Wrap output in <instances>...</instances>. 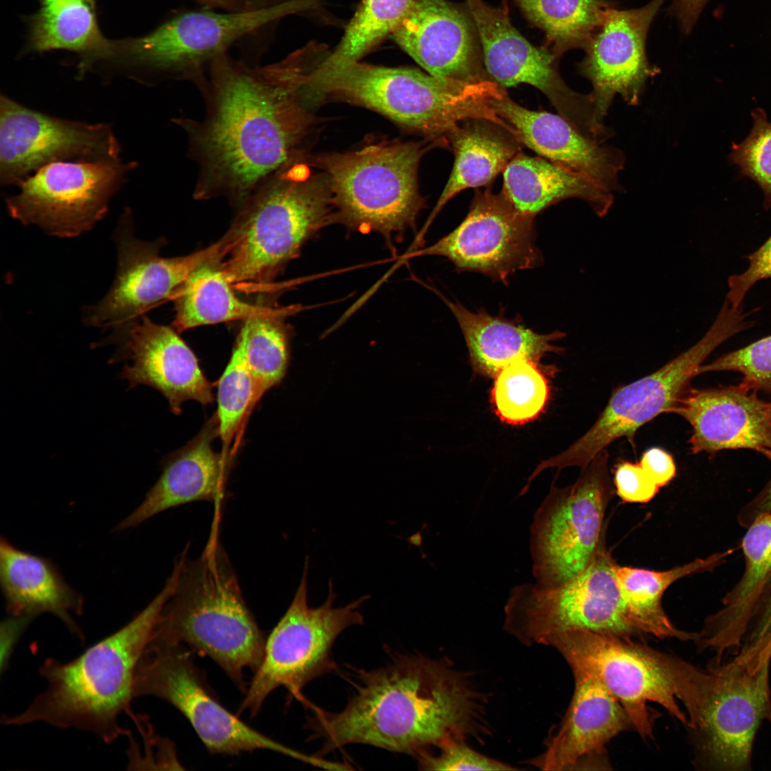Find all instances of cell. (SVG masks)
Wrapping results in <instances>:
<instances>
[{
	"instance_id": "5b68a950",
	"label": "cell",
	"mask_w": 771,
	"mask_h": 771,
	"mask_svg": "<svg viewBox=\"0 0 771 771\" xmlns=\"http://www.w3.org/2000/svg\"><path fill=\"white\" fill-rule=\"evenodd\" d=\"M217 529L199 558L187 560L188 546L178 557L176 589L151 637L208 657L245 692L244 671L259 667L266 639L244 601Z\"/></svg>"
},
{
	"instance_id": "bcb514c9",
	"label": "cell",
	"mask_w": 771,
	"mask_h": 771,
	"mask_svg": "<svg viewBox=\"0 0 771 771\" xmlns=\"http://www.w3.org/2000/svg\"><path fill=\"white\" fill-rule=\"evenodd\" d=\"M640 463L660 488L675 476L676 467L672 455L661 448L648 449L643 453Z\"/></svg>"
},
{
	"instance_id": "f5cc1de1",
	"label": "cell",
	"mask_w": 771,
	"mask_h": 771,
	"mask_svg": "<svg viewBox=\"0 0 771 771\" xmlns=\"http://www.w3.org/2000/svg\"><path fill=\"white\" fill-rule=\"evenodd\" d=\"M769 406H770V414H771V402L769 403Z\"/></svg>"
},
{
	"instance_id": "603a6c76",
	"label": "cell",
	"mask_w": 771,
	"mask_h": 771,
	"mask_svg": "<svg viewBox=\"0 0 771 771\" xmlns=\"http://www.w3.org/2000/svg\"><path fill=\"white\" fill-rule=\"evenodd\" d=\"M671 412L689 423L692 453L750 449L771 461L769 403L740 383L714 388H688Z\"/></svg>"
},
{
	"instance_id": "1f68e13d",
	"label": "cell",
	"mask_w": 771,
	"mask_h": 771,
	"mask_svg": "<svg viewBox=\"0 0 771 771\" xmlns=\"http://www.w3.org/2000/svg\"><path fill=\"white\" fill-rule=\"evenodd\" d=\"M455 161L446 185L420 234L442 208L467 188L488 185L519 153L518 141L498 125L483 119L463 121L447 136Z\"/></svg>"
},
{
	"instance_id": "ab89813d",
	"label": "cell",
	"mask_w": 771,
	"mask_h": 771,
	"mask_svg": "<svg viewBox=\"0 0 771 771\" xmlns=\"http://www.w3.org/2000/svg\"><path fill=\"white\" fill-rule=\"evenodd\" d=\"M415 0H363L336 50L328 58L355 61L386 35L393 33Z\"/></svg>"
},
{
	"instance_id": "9c48e42d",
	"label": "cell",
	"mask_w": 771,
	"mask_h": 771,
	"mask_svg": "<svg viewBox=\"0 0 771 771\" xmlns=\"http://www.w3.org/2000/svg\"><path fill=\"white\" fill-rule=\"evenodd\" d=\"M304 6L303 0H295L261 10H178L148 34L111 40L106 62L156 79L197 82L210 64L233 46L268 31L278 20Z\"/></svg>"
},
{
	"instance_id": "2e32d148",
	"label": "cell",
	"mask_w": 771,
	"mask_h": 771,
	"mask_svg": "<svg viewBox=\"0 0 771 771\" xmlns=\"http://www.w3.org/2000/svg\"><path fill=\"white\" fill-rule=\"evenodd\" d=\"M121 159L49 163L25 178L6 198L11 217L49 234L74 237L92 228L135 167Z\"/></svg>"
},
{
	"instance_id": "83f0119b",
	"label": "cell",
	"mask_w": 771,
	"mask_h": 771,
	"mask_svg": "<svg viewBox=\"0 0 771 771\" xmlns=\"http://www.w3.org/2000/svg\"><path fill=\"white\" fill-rule=\"evenodd\" d=\"M0 582L9 615L34 619L42 613L53 614L84 640L73 618L83 612V596L66 583L49 560L21 550L1 537Z\"/></svg>"
},
{
	"instance_id": "d590c367",
	"label": "cell",
	"mask_w": 771,
	"mask_h": 771,
	"mask_svg": "<svg viewBox=\"0 0 771 771\" xmlns=\"http://www.w3.org/2000/svg\"><path fill=\"white\" fill-rule=\"evenodd\" d=\"M298 309L264 303L258 313L242 321L236 340L253 378L256 404L286 373L292 331L286 319Z\"/></svg>"
},
{
	"instance_id": "7c38bea8",
	"label": "cell",
	"mask_w": 771,
	"mask_h": 771,
	"mask_svg": "<svg viewBox=\"0 0 771 771\" xmlns=\"http://www.w3.org/2000/svg\"><path fill=\"white\" fill-rule=\"evenodd\" d=\"M308 568L306 558L296 594L266 639L262 661L244 692L238 715L248 712L251 717L256 716L268 696L279 687L303 700L302 689L334 668L331 650L339 635L363 623L359 608L369 595L335 607L332 582L326 600L318 607L309 606Z\"/></svg>"
},
{
	"instance_id": "4fadbf2b",
	"label": "cell",
	"mask_w": 771,
	"mask_h": 771,
	"mask_svg": "<svg viewBox=\"0 0 771 771\" xmlns=\"http://www.w3.org/2000/svg\"><path fill=\"white\" fill-rule=\"evenodd\" d=\"M755 668L736 656L712 660L704 668L688 725L702 768L751 770L756 734L771 725L770 667Z\"/></svg>"
},
{
	"instance_id": "3957f363",
	"label": "cell",
	"mask_w": 771,
	"mask_h": 771,
	"mask_svg": "<svg viewBox=\"0 0 771 771\" xmlns=\"http://www.w3.org/2000/svg\"><path fill=\"white\" fill-rule=\"evenodd\" d=\"M178 572L173 570L161 592L131 621L73 660L48 658L39 672L46 689L22 712L4 715L6 725L41 722L59 728L76 727L111 743L129 731L119 723L131 711L138 662L161 612L173 594Z\"/></svg>"
},
{
	"instance_id": "ee69618b",
	"label": "cell",
	"mask_w": 771,
	"mask_h": 771,
	"mask_svg": "<svg viewBox=\"0 0 771 771\" xmlns=\"http://www.w3.org/2000/svg\"><path fill=\"white\" fill-rule=\"evenodd\" d=\"M748 266L727 279L725 300L735 308H742L745 296L757 282L771 278V235L756 251L746 256Z\"/></svg>"
},
{
	"instance_id": "277c9868",
	"label": "cell",
	"mask_w": 771,
	"mask_h": 771,
	"mask_svg": "<svg viewBox=\"0 0 771 771\" xmlns=\"http://www.w3.org/2000/svg\"><path fill=\"white\" fill-rule=\"evenodd\" d=\"M309 91L376 111L411 131L447 146L463 121L483 119L510 132L493 106L505 91L491 79L448 80L410 68H391L326 56L310 71Z\"/></svg>"
},
{
	"instance_id": "52a82bcc",
	"label": "cell",
	"mask_w": 771,
	"mask_h": 771,
	"mask_svg": "<svg viewBox=\"0 0 771 771\" xmlns=\"http://www.w3.org/2000/svg\"><path fill=\"white\" fill-rule=\"evenodd\" d=\"M553 647L573 672L595 677L617 698L641 737L652 734L650 702L688 725L687 715L695 702L702 667L633 638L590 631L567 635Z\"/></svg>"
},
{
	"instance_id": "4316f807",
	"label": "cell",
	"mask_w": 771,
	"mask_h": 771,
	"mask_svg": "<svg viewBox=\"0 0 771 771\" xmlns=\"http://www.w3.org/2000/svg\"><path fill=\"white\" fill-rule=\"evenodd\" d=\"M218 437L216 414L198 434L166 460L162 473L141 503L114 528L139 525L169 508L198 500L219 506L232 462L213 448Z\"/></svg>"
},
{
	"instance_id": "7bdbcfd3",
	"label": "cell",
	"mask_w": 771,
	"mask_h": 771,
	"mask_svg": "<svg viewBox=\"0 0 771 771\" xmlns=\"http://www.w3.org/2000/svg\"><path fill=\"white\" fill-rule=\"evenodd\" d=\"M419 765L429 770H513L515 768L498 760L480 754L465 742H455L418 758Z\"/></svg>"
},
{
	"instance_id": "6da1fadb",
	"label": "cell",
	"mask_w": 771,
	"mask_h": 771,
	"mask_svg": "<svg viewBox=\"0 0 771 771\" xmlns=\"http://www.w3.org/2000/svg\"><path fill=\"white\" fill-rule=\"evenodd\" d=\"M308 68L294 52L264 66L228 53L210 64L196 83L206 101L205 118L177 119L199 166L196 199L224 196L238 209L268 178L301 158L313 123L305 103Z\"/></svg>"
},
{
	"instance_id": "ac0fdd59",
	"label": "cell",
	"mask_w": 771,
	"mask_h": 771,
	"mask_svg": "<svg viewBox=\"0 0 771 771\" xmlns=\"http://www.w3.org/2000/svg\"><path fill=\"white\" fill-rule=\"evenodd\" d=\"M112 127L50 116L0 96V183L19 185L41 167L63 161L120 159Z\"/></svg>"
},
{
	"instance_id": "836d02e7",
	"label": "cell",
	"mask_w": 771,
	"mask_h": 771,
	"mask_svg": "<svg viewBox=\"0 0 771 771\" xmlns=\"http://www.w3.org/2000/svg\"><path fill=\"white\" fill-rule=\"evenodd\" d=\"M222 257L198 266L178 288L172 298L178 331L216 323L243 321L258 313L263 301L251 303L238 297L221 267Z\"/></svg>"
},
{
	"instance_id": "f1b7e54d",
	"label": "cell",
	"mask_w": 771,
	"mask_h": 771,
	"mask_svg": "<svg viewBox=\"0 0 771 771\" xmlns=\"http://www.w3.org/2000/svg\"><path fill=\"white\" fill-rule=\"evenodd\" d=\"M454 316L463 335L470 363L475 373L494 378L505 366L520 358L539 361L549 353H561L563 348L553 343L565 333L556 331L540 334L518 320L500 314L493 316L484 308L472 311L457 301L438 293Z\"/></svg>"
},
{
	"instance_id": "c3c4849f",
	"label": "cell",
	"mask_w": 771,
	"mask_h": 771,
	"mask_svg": "<svg viewBox=\"0 0 771 771\" xmlns=\"http://www.w3.org/2000/svg\"><path fill=\"white\" fill-rule=\"evenodd\" d=\"M709 0H673L672 10L679 16L689 21L698 19Z\"/></svg>"
},
{
	"instance_id": "ba28073f",
	"label": "cell",
	"mask_w": 771,
	"mask_h": 771,
	"mask_svg": "<svg viewBox=\"0 0 771 771\" xmlns=\"http://www.w3.org/2000/svg\"><path fill=\"white\" fill-rule=\"evenodd\" d=\"M381 141L318 156L331 191L334 222L387 239L415 226L425 200L418 191L423 155L438 141Z\"/></svg>"
},
{
	"instance_id": "8d00e7d4",
	"label": "cell",
	"mask_w": 771,
	"mask_h": 771,
	"mask_svg": "<svg viewBox=\"0 0 771 771\" xmlns=\"http://www.w3.org/2000/svg\"><path fill=\"white\" fill-rule=\"evenodd\" d=\"M527 18L541 29L558 57L573 49H583L614 6L605 0H515Z\"/></svg>"
},
{
	"instance_id": "f907efd6",
	"label": "cell",
	"mask_w": 771,
	"mask_h": 771,
	"mask_svg": "<svg viewBox=\"0 0 771 771\" xmlns=\"http://www.w3.org/2000/svg\"><path fill=\"white\" fill-rule=\"evenodd\" d=\"M247 1H253V2H263V1H268L270 0H247Z\"/></svg>"
},
{
	"instance_id": "b9f144b4",
	"label": "cell",
	"mask_w": 771,
	"mask_h": 771,
	"mask_svg": "<svg viewBox=\"0 0 771 771\" xmlns=\"http://www.w3.org/2000/svg\"><path fill=\"white\" fill-rule=\"evenodd\" d=\"M711 371L739 372L748 389L771 390V335L702 365L698 373Z\"/></svg>"
},
{
	"instance_id": "4dcf8cb0",
	"label": "cell",
	"mask_w": 771,
	"mask_h": 771,
	"mask_svg": "<svg viewBox=\"0 0 771 771\" xmlns=\"http://www.w3.org/2000/svg\"><path fill=\"white\" fill-rule=\"evenodd\" d=\"M38 1V10L25 18L28 33L24 52L76 53L81 74L105 61L111 40L100 29L96 0Z\"/></svg>"
},
{
	"instance_id": "30bf717a",
	"label": "cell",
	"mask_w": 771,
	"mask_h": 771,
	"mask_svg": "<svg viewBox=\"0 0 771 771\" xmlns=\"http://www.w3.org/2000/svg\"><path fill=\"white\" fill-rule=\"evenodd\" d=\"M604 544L579 575L556 587L525 583L513 588L504 607V629L525 645H553L576 632L633 638L616 575Z\"/></svg>"
},
{
	"instance_id": "e0dca14e",
	"label": "cell",
	"mask_w": 771,
	"mask_h": 771,
	"mask_svg": "<svg viewBox=\"0 0 771 771\" xmlns=\"http://www.w3.org/2000/svg\"><path fill=\"white\" fill-rule=\"evenodd\" d=\"M534 218L520 213L500 192L476 191L463 221L434 244L415 252L448 258L459 271L507 283L517 271L543 263Z\"/></svg>"
},
{
	"instance_id": "9a60e30c",
	"label": "cell",
	"mask_w": 771,
	"mask_h": 771,
	"mask_svg": "<svg viewBox=\"0 0 771 771\" xmlns=\"http://www.w3.org/2000/svg\"><path fill=\"white\" fill-rule=\"evenodd\" d=\"M186 646L151 637L136 668L133 697L153 696L188 720L212 754L236 755L270 750L303 760V755L256 730L217 700Z\"/></svg>"
},
{
	"instance_id": "484cf974",
	"label": "cell",
	"mask_w": 771,
	"mask_h": 771,
	"mask_svg": "<svg viewBox=\"0 0 771 771\" xmlns=\"http://www.w3.org/2000/svg\"><path fill=\"white\" fill-rule=\"evenodd\" d=\"M392 34L396 43L431 75L462 82L491 79L477 61L467 17L445 0H415Z\"/></svg>"
},
{
	"instance_id": "f6af8a7d",
	"label": "cell",
	"mask_w": 771,
	"mask_h": 771,
	"mask_svg": "<svg viewBox=\"0 0 771 771\" xmlns=\"http://www.w3.org/2000/svg\"><path fill=\"white\" fill-rule=\"evenodd\" d=\"M613 485L618 496L625 503H648L660 490L640 461L636 463L629 461L618 463Z\"/></svg>"
},
{
	"instance_id": "5bb4252c",
	"label": "cell",
	"mask_w": 771,
	"mask_h": 771,
	"mask_svg": "<svg viewBox=\"0 0 771 771\" xmlns=\"http://www.w3.org/2000/svg\"><path fill=\"white\" fill-rule=\"evenodd\" d=\"M608 453H598L575 483L552 485L530 530L535 583L556 587L576 577L605 544V512L614 493Z\"/></svg>"
},
{
	"instance_id": "d4e9b609",
	"label": "cell",
	"mask_w": 771,
	"mask_h": 771,
	"mask_svg": "<svg viewBox=\"0 0 771 771\" xmlns=\"http://www.w3.org/2000/svg\"><path fill=\"white\" fill-rule=\"evenodd\" d=\"M573 695L565 717L544 751L530 760L543 770H570L595 765L605 745L633 727L617 698L595 677L573 672Z\"/></svg>"
},
{
	"instance_id": "681fc988",
	"label": "cell",
	"mask_w": 771,
	"mask_h": 771,
	"mask_svg": "<svg viewBox=\"0 0 771 771\" xmlns=\"http://www.w3.org/2000/svg\"><path fill=\"white\" fill-rule=\"evenodd\" d=\"M201 7L223 11H239L246 9L243 0H193Z\"/></svg>"
},
{
	"instance_id": "cb8c5ba5",
	"label": "cell",
	"mask_w": 771,
	"mask_h": 771,
	"mask_svg": "<svg viewBox=\"0 0 771 771\" xmlns=\"http://www.w3.org/2000/svg\"><path fill=\"white\" fill-rule=\"evenodd\" d=\"M493 106L519 143L613 193L620 189L619 173L625 165L621 150L586 137L559 114L523 107L506 92L493 99Z\"/></svg>"
},
{
	"instance_id": "8992f818",
	"label": "cell",
	"mask_w": 771,
	"mask_h": 771,
	"mask_svg": "<svg viewBox=\"0 0 771 771\" xmlns=\"http://www.w3.org/2000/svg\"><path fill=\"white\" fill-rule=\"evenodd\" d=\"M331 222L334 208L325 175L314 173L298 158L263 183L238 209L218 239L222 270L232 284L269 283Z\"/></svg>"
},
{
	"instance_id": "f35d334b",
	"label": "cell",
	"mask_w": 771,
	"mask_h": 771,
	"mask_svg": "<svg viewBox=\"0 0 771 771\" xmlns=\"http://www.w3.org/2000/svg\"><path fill=\"white\" fill-rule=\"evenodd\" d=\"M254 387L241 343L236 339L229 361L217 382L218 438L221 453L232 462L247 418L255 407Z\"/></svg>"
},
{
	"instance_id": "e575fe53",
	"label": "cell",
	"mask_w": 771,
	"mask_h": 771,
	"mask_svg": "<svg viewBox=\"0 0 771 771\" xmlns=\"http://www.w3.org/2000/svg\"><path fill=\"white\" fill-rule=\"evenodd\" d=\"M720 557L712 555L705 559H697L667 570H653L617 564V578L628 618L637 634L692 640L695 633L682 631L669 620L662 608V596L673 583L683 577L707 570L716 563Z\"/></svg>"
},
{
	"instance_id": "7dc6e473",
	"label": "cell",
	"mask_w": 771,
	"mask_h": 771,
	"mask_svg": "<svg viewBox=\"0 0 771 771\" xmlns=\"http://www.w3.org/2000/svg\"><path fill=\"white\" fill-rule=\"evenodd\" d=\"M34 619L25 616L9 615L1 623V661L3 672L7 667L14 649L29 624Z\"/></svg>"
},
{
	"instance_id": "8fae6325",
	"label": "cell",
	"mask_w": 771,
	"mask_h": 771,
	"mask_svg": "<svg viewBox=\"0 0 771 771\" xmlns=\"http://www.w3.org/2000/svg\"><path fill=\"white\" fill-rule=\"evenodd\" d=\"M749 314L722 304L705 335L692 347L654 373L616 389L590 428L560 454L542 461L533 472L570 466L581 469L607 446L620 438L633 440L642 425L672 408L699 375V368L720 345L753 326Z\"/></svg>"
},
{
	"instance_id": "816d5d0a",
	"label": "cell",
	"mask_w": 771,
	"mask_h": 771,
	"mask_svg": "<svg viewBox=\"0 0 771 771\" xmlns=\"http://www.w3.org/2000/svg\"><path fill=\"white\" fill-rule=\"evenodd\" d=\"M769 493H770V495L768 496V498L770 499V501L771 502V486H770V489L769 490Z\"/></svg>"
},
{
	"instance_id": "f546056e",
	"label": "cell",
	"mask_w": 771,
	"mask_h": 771,
	"mask_svg": "<svg viewBox=\"0 0 771 771\" xmlns=\"http://www.w3.org/2000/svg\"><path fill=\"white\" fill-rule=\"evenodd\" d=\"M520 213L535 218L567 198L584 201L598 216L611 208L612 191L543 157L518 153L503 171L500 191Z\"/></svg>"
},
{
	"instance_id": "74e56055",
	"label": "cell",
	"mask_w": 771,
	"mask_h": 771,
	"mask_svg": "<svg viewBox=\"0 0 771 771\" xmlns=\"http://www.w3.org/2000/svg\"><path fill=\"white\" fill-rule=\"evenodd\" d=\"M548 371L537 361L520 358L495 375L490 402L502 422L522 425L542 414L550 396Z\"/></svg>"
},
{
	"instance_id": "44dd1931",
	"label": "cell",
	"mask_w": 771,
	"mask_h": 771,
	"mask_svg": "<svg viewBox=\"0 0 771 771\" xmlns=\"http://www.w3.org/2000/svg\"><path fill=\"white\" fill-rule=\"evenodd\" d=\"M121 328V347L116 356L126 361L121 378L130 387L144 385L157 390L176 415L187 400L202 405L213 403L212 383L173 327L156 323L143 315Z\"/></svg>"
},
{
	"instance_id": "d6986e66",
	"label": "cell",
	"mask_w": 771,
	"mask_h": 771,
	"mask_svg": "<svg viewBox=\"0 0 771 771\" xmlns=\"http://www.w3.org/2000/svg\"><path fill=\"white\" fill-rule=\"evenodd\" d=\"M665 1L626 10L611 6L584 46L578 71L592 85L590 95L601 124L615 95L628 105H637L647 81L659 72L647 60L646 39Z\"/></svg>"
},
{
	"instance_id": "60d3db41",
	"label": "cell",
	"mask_w": 771,
	"mask_h": 771,
	"mask_svg": "<svg viewBox=\"0 0 771 771\" xmlns=\"http://www.w3.org/2000/svg\"><path fill=\"white\" fill-rule=\"evenodd\" d=\"M752 128L745 139L732 143L728 158L742 176L753 181L763 193V206L771 208V122L760 107L751 111Z\"/></svg>"
},
{
	"instance_id": "ffe728a7",
	"label": "cell",
	"mask_w": 771,
	"mask_h": 771,
	"mask_svg": "<svg viewBox=\"0 0 771 771\" xmlns=\"http://www.w3.org/2000/svg\"><path fill=\"white\" fill-rule=\"evenodd\" d=\"M161 241H142L124 233L119 240L116 276L105 297L88 308L86 322L96 327L121 328L162 301L203 262L223 257L219 241L189 254L163 257Z\"/></svg>"
},
{
	"instance_id": "7a4b0ae2",
	"label": "cell",
	"mask_w": 771,
	"mask_h": 771,
	"mask_svg": "<svg viewBox=\"0 0 771 771\" xmlns=\"http://www.w3.org/2000/svg\"><path fill=\"white\" fill-rule=\"evenodd\" d=\"M356 691L343 710L312 707L308 720L321 754L365 744L418 758L487 731L485 696L468 673L446 661L398 655L383 667L359 670Z\"/></svg>"
},
{
	"instance_id": "7402d4cb",
	"label": "cell",
	"mask_w": 771,
	"mask_h": 771,
	"mask_svg": "<svg viewBox=\"0 0 771 771\" xmlns=\"http://www.w3.org/2000/svg\"><path fill=\"white\" fill-rule=\"evenodd\" d=\"M466 3L480 36L487 72L493 81L503 88L520 84L535 87L565 119L573 120L582 114L586 96L566 85L553 51L532 45L501 10L483 0Z\"/></svg>"
},
{
	"instance_id": "d6a6232c",
	"label": "cell",
	"mask_w": 771,
	"mask_h": 771,
	"mask_svg": "<svg viewBox=\"0 0 771 771\" xmlns=\"http://www.w3.org/2000/svg\"><path fill=\"white\" fill-rule=\"evenodd\" d=\"M746 570L736 594L702 628L705 644L718 653L737 650L746 635L755 593L771 572V512L760 515L742 540Z\"/></svg>"
}]
</instances>
